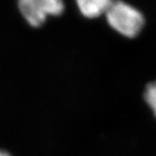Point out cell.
Instances as JSON below:
<instances>
[{"label": "cell", "mask_w": 156, "mask_h": 156, "mask_svg": "<svg viewBox=\"0 0 156 156\" xmlns=\"http://www.w3.org/2000/svg\"><path fill=\"white\" fill-rule=\"evenodd\" d=\"M105 15L112 28L129 38L138 36L145 23L138 10L121 0H114Z\"/></svg>", "instance_id": "cell-1"}, {"label": "cell", "mask_w": 156, "mask_h": 156, "mask_svg": "<svg viewBox=\"0 0 156 156\" xmlns=\"http://www.w3.org/2000/svg\"><path fill=\"white\" fill-rule=\"evenodd\" d=\"M19 11L32 27L41 26L48 15L59 16L63 11L62 0H18Z\"/></svg>", "instance_id": "cell-2"}, {"label": "cell", "mask_w": 156, "mask_h": 156, "mask_svg": "<svg viewBox=\"0 0 156 156\" xmlns=\"http://www.w3.org/2000/svg\"><path fill=\"white\" fill-rule=\"evenodd\" d=\"M114 0H76L81 13L88 18H95L106 13Z\"/></svg>", "instance_id": "cell-3"}, {"label": "cell", "mask_w": 156, "mask_h": 156, "mask_svg": "<svg viewBox=\"0 0 156 156\" xmlns=\"http://www.w3.org/2000/svg\"><path fill=\"white\" fill-rule=\"evenodd\" d=\"M144 99L156 118V81L149 83L146 86Z\"/></svg>", "instance_id": "cell-4"}, {"label": "cell", "mask_w": 156, "mask_h": 156, "mask_svg": "<svg viewBox=\"0 0 156 156\" xmlns=\"http://www.w3.org/2000/svg\"><path fill=\"white\" fill-rule=\"evenodd\" d=\"M0 156H11V154L9 153H7L6 151L2 150L1 151V154H0Z\"/></svg>", "instance_id": "cell-5"}]
</instances>
